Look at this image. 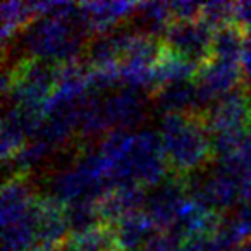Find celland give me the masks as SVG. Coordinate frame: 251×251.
I'll return each mask as SVG.
<instances>
[]
</instances>
